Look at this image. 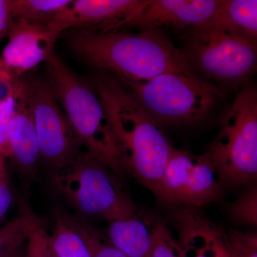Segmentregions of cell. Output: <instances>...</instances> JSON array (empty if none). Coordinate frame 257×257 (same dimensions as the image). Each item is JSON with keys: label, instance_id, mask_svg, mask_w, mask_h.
Instances as JSON below:
<instances>
[{"label": "cell", "instance_id": "cell-1", "mask_svg": "<svg viewBox=\"0 0 257 257\" xmlns=\"http://www.w3.org/2000/svg\"><path fill=\"white\" fill-rule=\"evenodd\" d=\"M66 37L69 48L83 62L114 72L123 82L150 80L167 73L197 77L182 51L161 30L137 34L70 30Z\"/></svg>", "mask_w": 257, "mask_h": 257}, {"label": "cell", "instance_id": "cell-2", "mask_svg": "<svg viewBox=\"0 0 257 257\" xmlns=\"http://www.w3.org/2000/svg\"><path fill=\"white\" fill-rule=\"evenodd\" d=\"M94 85L110 121L125 175L157 196L173 149L162 125L116 79L100 75Z\"/></svg>", "mask_w": 257, "mask_h": 257}, {"label": "cell", "instance_id": "cell-3", "mask_svg": "<svg viewBox=\"0 0 257 257\" xmlns=\"http://www.w3.org/2000/svg\"><path fill=\"white\" fill-rule=\"evenodd\" d=\"M45 64L47 82L81 146L115 175L124 177L110 121L96 91L55 54Z\"/></svg>", "mask_w": 257, "mask_h": 257}, {"label": "cell", "instance_id": "cell-4", "mask_svg": "<svg viewBox=\"0 0 257 257\" xmlns=\"http://www.w3.org/2000/svg\"><path fill=\"white\" fill-rule=\"evenodd\" d=\"M50 182L70 207L84 215L109 221L138 211L119 177L87 152H81L68 165L53 170Z\"/></svg>", "mask_w": 257, "mask_h": 257}, {"label": "cell", "instance_id": "cell-5", "mask_svg": "<svg viewBox=\"0 0 257 257\" xmlns=\"http://www.w3.org/2000/svg\"><path fill=\"white\" fill-rule=\"evenodd\" d=\"M121 82L159 124H192L209 116L224 97L215 84L197 77L167 73L142 82Z\"/></svg>", "mask_w": 257, "mask_h": 257}, {"label": "cell", "instance_id": "cell-6", "mask_svg": "<svg viewBox=\"0 0 257 257\" xmlns=\"http://www.w3.org/2000/svg\"><path fill=\"white\" fill-rule=\"evenodd\" d=\"M221 183L248 185L257 177V92L245 86L226 111L206 152Z\"/></svg>", "mask_w": 257, "mask_h": 257}, {"label": "cell", "instance_id": "cell-7", "mask_svg": "<svg viewBox=\"0 0 257 257\" xmlns=\"http://www.w3.org/2000/svg\"><path fill=\"white\" fill-rule=\"evenodd\" d=\"M181 51L192 71L224 85L243 84L256 72V42L209 21L192 28Z\"/></svg>", "mask_w": 257, "mask_h": 257}, {"label": "cell", "instance_id": "cell-8", "mask_svg": "<svg viewBox=\"0 0 257 257\" xmlns=\"http://www.w3.org/2000/svg\"><path fill=\"white\" fill-rule=\"evenodd\" d=\"M24 92L33 117L40 158L53 170L62 168L81 152L77 137L47 81H24Z\"/></svg>", "mask_w": 257, "mask_h": 257}, {"label": "cell", "instance_id": "cell-9", "mask_svg": "<svg viewBox=\"0 0 257 257\" xmlns=\"http://www.w3.org/2000/svg\"><path fill=\"white\" fill-rule=\"evenodd\" d=\"M207 153L172 149L156 197L163 204L197 208L219 200L222 188Z\"/></svg>", "mask_w": 257, "mask_h": 257}, {"label": "cell", "instance_id": "cell-10", "mask_svg": "<svg viewBox=\"0 0 257 257\" xmlns=\"http://www.w3.org/2000/svg\"><path fill=\"white\" fill-rule=\"evenodd\" d=\"M8 35V45L0 56V67L13 78L21 79L24 74L50 60L61 34L48 26L13 20Z\"/></svg>", "mask_w": 257, "mask_h": 257}, {"label": "cell", "instance_id": "cell-11", "mask_svg": "<svg viewBox=\"0 0 257 257\" xmlns=\"http://www.w3.org/2000/svg\"><path fill=\"white\" fill-rule=\"evenodd\" d=\"M145 0H74L49 28L62 35L70 30H116L126 25Z\"/></svg>", "mask_w": 257, "mask_h": 257}, {"label": "cell", "instance_id": "cell-12", "mask_svg": "<svg viewBox=\"0 0 257 257\" xmlns=\"http://www.w3.org/2000/svg\"><path fill=\"white\" fill-rule=\"evenodd\" d=\"M222 0H149L128 20L126 26L140 30L162 27L192 28L205 23L216 13Z\"/></svg>", "mask_w": 257, "mask_h": 257}, {"label": "cell", "instance_id": "cell-13", "mask_svg": "<svg viewBox=\"0 0 257 257\" xmlns=\"http://www.w3.org/2000/svg\"><path fill=\"white\" fill-rule=\"evenodd\" d=\"M172 221L184 257H234L226 231L195 208L179 206Z\"/></svg>", "mask_w": 257, "mask_h": 257}, {"label": "cell", "instance_id": "cell-14", "mask_svg": "<svg viewBox=\"0 0 257 257\" xmlns=\"http://www.w3.org/2000/svg\"><path fill=\"white\" fill-rule=\"evenodd\" d=\"M10 157L25 175L35 177L40 149L33 117L23 87L17 98V106L9 128Z\"/></svg>", "mask_w": 257, "mask_h": 257}, {"label": "cell", "instance_id": "cell-15", "mask_svg": "<svg viewBox=\"0 0 257 257\" xmlns=\"http://www.w3.org/2000/svg\"><path fill=\"white\" fill-rule=\"evenodd\" d=\"M107 237L127 257H151L153 224L139 210L132 215L107 221Z\"/></svg>", "mask_w": 257, "mask_h": 257}, {"label": "cell", "instance_id": "cell-16", "mask_svg": "<svg viewBox=\"0 0 257 257\" xmlns=\"http://www.w3.org/2000/svg\"><path fill=\"white\" fill-rule=\"evenodd\" d=\"M208 21L257 40L256 0H222Z\"/></svg>", "mask_w": 257, "mask_h": 257}, {"label": "cell", "instance_id": "cell-17", "mask_svg": "<svg viewBox=\"0 0 257 257\" xmlns=\"http://www.w3.org/2000/svg\"><path fill=\"white\" fill-rule=\"evenodd\" d=\"M72 0H9L13 20L49 26L67 9Z\"/></svg>", "mask_w": 257, "mask_h": 257}, {"label": "cell", "instance_id": "cell-18", "mask_svg": "<svg viewBox=\"0 0 257 257\" xmlns=\"http://www.w3.org/2000/svg\"><path fill=\"white\" fill-rule=\"evenodd\" d=\"M41 219L26 203L20 214L0 229V257H9L20 251L33 228Z\"/></svg>", "mask_w": 257, "mask_h": 257}, {"label": "cell", "instance_id": "cell-19", "mask_svg": "<svg viewBox=\"0 0 257 257\" xmlns=\"http://www.w3.org/2000/svg\"><path fill=\"white\" fill-rule=\"evenodd\" d=\"M60 211V210H59ZM61 216L69 226L82 238L92 257H127L115 247L99 230L83 221L81 218L60 211Z\"/></svg>", "mask_w": 257, "mask_h": 257}, {"label": "cell", "instance_id": "cell-20", "mask_svg": "<svg viewBox=\"0 0 257 257\" xmlns=\"http://www.w3.org/2000/svg\"><path fill=\"white\" fill-rule=\"evenodd\" d=\"M55 228L50 234L51 245L60 257H92L82 238L61 216L60 211L55 214Z\"/></svg>", "mask_w": 257, "mask_h": 257}, {"label": "cell", "instance_id": "cell-21", "mask_svg": "<svg viewBox=\"0 0 257 257\" xmlns=\"http://www.w3.org/2000/svg\"><path fill=\"white\" fill-rule=\"evenodd\" d=\"M247 186L246 192L229 206V215L236 224H252L256 226V184L252 182Z\"/></svg>", "mask_w": 257, "mask_h": 257}, {"label": "cell", "instance_id": "cell-22", "mask_svg": "<svg viewBox=\"0 0 257 257\" xmlns=\"http://www.w3.org/2000/svg\"><path fill=\"white\" fill-rule=\"evenodd\" d=\"M151 257H184L165 223L156 219L152 234Z\"/></svg>", "mask_w": 257, "mask_h": 257}, {"label": "cell", "instance_id": "cell-23", "mask_svg": "<svg viewBox=\"0 0 257 257\" xmlns=\"http://www.w3.org/2000/svg\"><path fill=\"white\" fill-rule=\"evenodd\" d=\"M26 243V257H60L51 245L50 234L42 220L32 230Z\"/></svg>", "mask_w": 257, "mask_h": 257}, {"label": "cell", "instance_id": "cell-24", "mask_svg": "<svg viewBox=\"0 0 257 257\" xmlns=\"http://www.w3.org/2000/svg\"><path fill=\"white\" fill-rule=\"evenodd\" d=\"M23 87V85H22ZM21 89L16 94L10 96L0 102V155L5 158L10 157L8 134L17 106V98Z\"/></svg>", "mask_w": 257, "mask_h": 257}, {"label": "cell", "instance_id": "cell-25", "mask_svg": "<svg viewBox=\"0 0 257 257\" xmlns=\"http://www.w3.org/2000/svg\"><path fill=\"white\" fill-rule=\"evenodd\" d=\"M226 234L234 257H257L256 233L229 229Z\"/></svg>", "mask_w": 257, "mask_h": 257}, {"label": "cell", "instance_id": "cell-26", "mask_svg": "<svg viewBox=\"0 0 257 257\" xmlns=\"http://www.w3.org/2000/svg\"><path fill=\"white\" fill-rule=\"evenodd\" d=\"M5 157L0 155V219L9 210L13 202V194L7 175Z\"/></svg>", "mask_w": 257, "mask_h": 257}, {"label": "cell", "instance_id": "cell-27", "mask_svg": "<svg viewBox=\"0 0 257 257\" xmlns=\"http://www.w3.org/2000/svg\"><path fill=\"white\" fill-rule=\"evenodd\" d=\"M23 85L22 79L13 78L6 71L0 67V102L16 94Z\"/></svg>", "mask_w": 257, "mask_h": 257}, {"label": "cell", "instance_id": "cell-28", "mask_svg": "<svg viewBox=\"0 0 257 257\" xmlns=\"http://www.w3.org/2000/svg\"><path fill=\"white\" fill-rule=\"evenodd\" d=\"M13 21L9 0H0V41L9 33Z\"/></svg>", "mask_w": 257, "mask_h": 257}]
</instances>
